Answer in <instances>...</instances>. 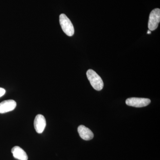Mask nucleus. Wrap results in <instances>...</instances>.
Segmentation results:
<instances>
[{
	"instance_id": "f257e3e1",
	"label": "nucleus",
	"mask_w": 160,
	"mask_h": 160,
	"mask_svg": "<svg viewBox=\"0 0 160 160\" xmlns=\"http://www.w3.org/2000/svg\"><path fill=\"white\" fill-rule=\"evenodd\" d=\"M86 75L93 89L98 91H100L103 89L104 83L102 80L96 72L89 69L86 72Z\"/></svg>"
},
{
	"instance_id": "f03ea898",
	"label": "nucleus",
	"mask_w": 160,
	"mask_h": 160,
	"mask_svg": "<svg viewBox=\"0 0 160 160\" xmlns=\"http://www.w3.org/2000/svg\"><path fill=\"white\" fill-rule=\"evenodd\" d=\"M59 22L62 29L67 36L71 37L73 35L74 33V27L71 21L66 14L62 13L60 15Z\"/></svg>"
},
{
	"instance_id": "7ed1b4c3",
	"label": "nucleus",
	"mask_w": 160,
	"mask_h": 160,
	"mask_svg": "<svg viewBox=\"0 0 160 160\" xmlns=\"http://www.w3.org/2000/svg\"><path fill=\"white\" fill-rule=\"evenodd\" d=\"M160 22V9L156 8L153 9L149 14L148 28L150 31L157 29Z\"/></svg>"
},
{
	"instance_id": "20e7f679",
	"label": "nucleus",
	"mask_w": 160,
	"mask_h": 160,
	"mask_svg": "<svg viewBox=\"0 0 160 160\" xmlns=\"http://www.w3.org/2000/svg\"><path fill=\"white\" fill-rule=\"evenodd\" d=\"M126 102L128 106L141 108L149 105L151 101L149 99L145 98H131L127 99Z\"/></svg>"
},
{
	"instance_id": "39448f33",
	"label": "nucleus",
	"mask_w": 160,
	"mask_h": 160,
	"mask_svg": "<svg viewBox=\"0 0 160 160\" xmlns=\"http://www.w3.org/2000/svg\"><path fill=\"white\" fill-rule=\"evenodd\" d=\"M46 125V120L42 115L36 116L34 121V126L36 131L38 133H42L44 131Z\"/></svg>"
},
{
	"instance_id": "423d86ee",
	"label": "nucleus",
	"mask_w": 160,
	"mask_h": 160,
	"mask_svg": "<svg viewBox=\"0 0 160 160\" xmlns=\"http://www.w3.org/2000/svg\"><path fill=\"white\" fill-rule=\"evenodd\" d=\"M16 102L13 100H8L0 103V113H4L14 110Z\"/></svg>"
},
{
	"instance_id": "0eeeda50",
	"label": "nucleus",
	"mask_w": 160,
	"mask_h": 160,
	"mask_svg": "<svg viewBox=\"0 0 160 160\" xmlns=\"http://www.w3.org/2000/svg\"><path fill=\"white\" fill-rule=\"evenodd\" d=\"M78 131L81 138L86 141L92 139L94 136L93 132L90 129L83 125H81L78 127Z\"/></svg>"
},
{
	"instance_id": "6e6552de",
	"label": "nucleus",
	"mask_w": 160,
	"mask_h": 160,
	"mask_svg": "<svg viewBox=\"0 0 160 160\" xmlns=\"http://www.w3.org/2000/svg\"><path fill=\"white\" fill-rule=\"evenodd\" d=\"M12 153L13 154L15 158L19 160H28V157L26 152L21 147L15 146L12 148Z\"/></svg>"
},
{
	"instance_id": "1a4fd4ad",
	"label": "nucleus",
	"mask_w": 160,
	"mask_h": 160,
	"mask_svg": "<svg viewBox=\"0 0 160 160\" xmlns=\"http://www.w3.org/2000/svg\"><path fill=\"white\" fill-rule=\"evenodd\" d=\"M6 93V90L3 88H0V98L3 96Z\"/></svg>"
},
{
	"instance_id": "9d476101",
	"label": "nucleus",
	"mask_w": 160,
	"mask_h": 160,
	"mask_svg": "<svg viewBox=\"0 0 160 160\" xmlns=\"http://www.w3.org/2000/svg\"><path fill=\"white\" fill-rule=\"evenodd\" d=\"M147 34H151V31H150V30H149L148 31H147Z\"/></svg>"
}]
</instances>
